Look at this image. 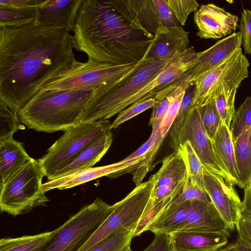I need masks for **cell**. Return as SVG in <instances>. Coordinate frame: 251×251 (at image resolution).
<instances>
[{
	"mask_svg": "<svg viewBox=\"0 0 251 251\" xmlns=\"http://www.w3.org/2000/svg\"><path fill=\"white\" fill-rule=\"evenodd\" d=\"M144 156L133 158L127 157L120 162L110 165L83 169L68 176L48 180L42 184L41 189L46 192L56 188L60 190L70 188L122 170H125L124 174L132 173L138 168Z\"/></svg>",
	"mask_w": 251,
	"mask_h": 251,
	"instance_id": "2e32d148",
	"label": "cell"
},
{
	"mask_svg": "<svg viewBox=\"0 0 251 251\" xmlns=\"http://www.w3.org/2000/svg\"><path fill=\"white\" fill-rule=\"evenodd\" d=\"M238 88H225L214 98L222 121L229 128L235 113L234 102Z\"/></svg>",
	"mask_w": 251,
	"mask_h": 251,
	"instance_id": "f546056e",
	"label": "cell"
},
{
	"mask_svg": "<svg viewBox=\"0 0 251 251\" xmlns=\"http://www.w3.org/2000/svg\"><path fill=\"white\" fill-rule=\"evenodd\" d=\"M251 127V97H247L235 112L230 127L233 142Z\"/></svg>",
	"mask_w": 251,
	"mask_h": 251,
	"instance_id": "4dcf8cb0",
	"label": "cell"
},
{
	"mask_svg": "<svg viewBox=\"0 0 251 251\" xmlns=\"http://www.w3.org/2000/svg\"><path fill=\"white\" fill-rule=\"evenodd\" d=\"M96 89L39 90L18 112L19 119L37 131H64L79 123Z\"/></svg>",
	"mask_w": 251,
	"mask_h": 251,
	"instance_id": "3957f363",
	"label": "cell"
},
{
	"mask_svg": "<svg viewBox=\"0 0 251 251\" xmlns=\"http://www.w3.org/2000/svg\"><path fill=\"white\" fill-rule=\"evenodd\" d=\"M217 160L228 175L230 183L239 186V172L229 128L222 121L211 140Z\"/></svg>",
	"mask_w": 251,
	"mask_h": 251,
	"instance_id": "44dd1931",
	"label": "cell"
},
{
	"mask_svg": "<svg viewBox=\"0 0 251 251\" xmlns=\"http://www.w3.org/2000/svg\"><path fill=\"white\" fill-rule=\"evenodd\" d=\"M34 7H16L0 5V27H19L34 23Z\"/></svg>",
	"mask_w": 251,
	"mask_h": 251,
	"instance_id": "4316f807",
	"label": "cell"
},
{
	"mask_svg": "<svg viewBox=\"0 0 251 251\" xmlns=\"http://www.w3.org/2000/svg\"><path fill=\"white\" fill-rule=\"evenodd\" d=\"M169 60L163 61L144 57L127 75L96 89L79 123L107 120L127 108L129 99L156 77Z\"/></svg>",
	"mask_w": 251,
	"mask_h": 251,
	"instance_id": "277c9868",
	"label": "cell"
},
{
	"mask_svg": "<svg viewBox=\"0 0 251 251\" xmlns=\"http://www.w3.org/2000/svg\"><path fill=\"white\" fill-rule=\"evenodd\" d=\"M97 198L52 231L37 251H78L89 239L116 207Z\"/></svg>",
	"mask_w": 251,
	"mask_h": 251,
	"instance_id": "8992f818",
	"label": "cell"
},
{
	"mask_svg": "<svg viewBox=\"0 0 251 251\" xmlns=\"http://www.w3.org/2000/svg\"><path fill=\"white\" fill-rule=\"evenodd\" d=\"M167 2L181 26L185 25L189 14L196 12L199 6L195 0H167Z\"/></svg>",
	"mask_w": 251,
	"mask_h": 251,
	"instance_id": "8d00e7d4",
	"label": "cell"
},
{
	"mask_svg": "<svg viewBox=\"0 0 251 251\" xmlns=\"http://www.w3.org/2000/svg\"><path fill=\"white\" fill-rule=\"evenodd\" d=\"M134 229H121L88 251H123L131 244Z\"/></svg>",
	"mask_w": 251,
	"mask_h": 251,
	"instance_id": "1f68e13d",
	"label": "cell"
},
{
	"mask_svg": "<svg viewBox=\"0 0 251 251\" xmlns=\"http://www.w3.org/2000/svg\"><path fill=\"white\" fill-rule=\"evenodd\" d=\"M183 159L187 176L194 180L204 191H206L203 179V166L188 141L178 146L176 151Z\"/></svg>",
	"mask_w": 251,
	"mask_h": 251,
	"instance_id": "83f0119b",
	"label": "cell"
},
{
	"mask_svg": "<svg viewBox=\"0 0 251 251\" xmlns=\"http://www.w3.org/2000/svg\"><path fill=\"white\" fill-rule=\"evenodd\" d=\"M153 186L149 179L136 186L125 198L116 202L112 213L78 251H89L120 229H135Z\"/></svg>",
	"mask_w": 251,
	"mask_h": 251,
	"instance_id": "30bf717a",
	"label": "cell"
},
{
	"mask_svg": "<svg viewBox=\"0 0 251 251\" xmlns=\"http://www.w3.org/2000/svg\"><path fill=\"white\" fill-rule=\"evenodd\" d=\"M20 122L18 113L0 100V140L13 137L20 128Z\"/></svg>",
	"mask_w": 251,
	"mask_h": 251,
	"instance_id": "836d02e7",
	"label": "cell"
},
{
	"mask_svg": "<svg viewBox=\"0 0 251 251\" xmlns=\"http://www.w3.org/2000/svg\"><path fill=\"white\" fill-rule=\"evenodd\" d=\"M197 36L202 39H218L230 34L237 26V15L213 3L202 5L194 14Z\"/></svg>",
	"mask_w": 251,
	"mask_h": 251,
	"instance_id": "9a60e30c",
	"label": "cell"
},
{
	"mask_svg": "<svg viewBox=\"0 0 251 251\" xmlns=\"http://www.w3.org/2000/svg\"><path fill=\"white\" fill-rule=\"evenodd\" d=\"M237 231L239 235L251 245V218L242 215Z\"/></svg>",
	"mask_w": 251,
	"mask_h": 251,
	"instance_id": "7bdbcfd3",
	"label": "cell"
},
{
	"mask_svg": "<svg viewBox=\"0 0 251 251\" xmlns=\"http://www.w3.org/2000/svg\"><path fill=\"white\" fill-rule=\"evenodd\" d=\"M136 65H116L90 59L81 62L75 59L69 68L48 81L40 90L98 89L127 75Z\"/></svg>",
	"mask_w": 251,
	"mask_h": 251,
	"instance_id": "9c48e42d",
	"label": "cell"
},
{
	"mask_svg": "<svg viewBox=\"0 0 251 251\" xmlns=\"http://www.w3.org/2000/svg\"><path fill=\"white\" fill-rule=\"evenodd\" d=\"M108 120L81 123L64 131V134L38 159L48 180L71 163L88 146L111 131Z\"/></svg>",
	"mask_w": 251,
	"mask_h": 251,
	"instance_id": "ba28073f",
	"label": "cell"
},
{
	"mask_svg": "<svg viewBox=\"0 0 251 251\" xmlns=\"http://www.w3.org/2000/svg\"><path fill=\"white\" fill-rule=\"evenodd\" d=\"M244 189V196L241 204L242 214L251 218V184Z\"/></svg>",
	"mask_w": 251,
	"mask_h": 251,
	"instance_id": "f6af8a7d",
	"label": "cell"
},
{
	"mask_svg": "<svg viewBox=\"0 0 251 251\" xmlns=\"http://www.w3.org/2000/svg\"><path fill=\"white\" fill-rule=\"evenodd\" d=\"M195 89V84H190L185 90L178 113L169 131L170 146L176 151L177 149V139L179 131L186 115L192 107V102Z\"/></svg>",
	"mask_w": 251,
	"mask_h": 251,
	"instance_id": "f1b7e54d",
	"label": "cell"
},
{
	"mask_svg": "<svg viewBox=\"0 0 251 251\" xmlns=\"http://www.w3.org/2000/svg\"><path fill=\"white\" fill-rule=\"evenodd\" d=\"M67 29L34 23L0 27V100L18 112L75 59Z\"/></svg>",
	"mask_w": 251,
	"mask_h": 251,
	"instance_id": "6da1fadb",
	"label": "cell"
},
{
	"mask_svg": "<svg viewBox=\"0 0 251 251\" xmlns=\"http://www.w3.org/2000/svg\"><path fill=\"white\" fill-rule=\"evenodd\" d=\"M186 141L190 142L203 168L221 176L230 183L228 175L221 168L217 160L211 140L206 134L198 110L196 108L191 107L186 115L178 134L177 147L179 144Z\"/></svg>",
	"mask_w": 251,
	"mask_h": 251,
	"instance_id": "7c38bea8",
	"label": "cell"
},
{
	"mask_svg": "<svg viewBox=\"0 0 251 251\" xmlns=\"http://www.w3.org/2000/svg\"><path fill=\"white\" fill-rule=\"evenodd\" d=\"M44 0H0V5L16 7L36 8Z\"/></svg>",
	"mask_w": 251,
	"mask_h": 251,
	"instance_id": "ee69618b",
	"label": "cell"
},
{
	"mask_svg": "<svg viewBox=\"0 0 251 251\" xmlns=\"http://www.w3.org/2000/svg\"><path fill=\"white\" fill-rule=\"evenodd\" d=\"M143 251H171L169 235L155 234L152 242Z\"/></svg>",
	"mask_w": 251,
	"mask_h": 251,
	"instance_id": "60d3db41",
	"label": "cell"
},
{
	"mask_svg": "<svg viewBox=\"0 0 251 251\" xmlns=\"http://www.w3.org/2000/svg\"><path fill=\"white\" fill-rule=\"evenodd\" d=\"M239 28L244 51L251 55V10L244 9L242 11Z\"/></svg>",
	"mask_w": 251,
	"mask_h": 251,
	"instance_id": "f35d334b",
	"label": "cell"
},
{
	"mask_svg": "<svg viewBox=\"0 0 251 251\" xmlns=\"http://www.w3.org/2000/svg\"><path fill=\"white\" fill-rule=\"evenodd\" d=\"M32 159L22 143L13 137L0 140V183H4Z\"/></svg>",
	"mask_w": 251,
	"mask_h": 251,
	"instance_id": "7402d4cb",
	"label": "cell"
},
{
	"mask_svg": "<svg viewBox=\"0 0 251 251\" xmlns=\"http://www.w3.org/2000/svg\"><path fill=\"white\" fill-rule=\"evenodd\" d=\"M187 178L185 163L176 152L165 158L158 171L150 179L154 187L177 186Z\"/></svg>",
	"mask_w": 251,
	"mask_h": 251,
	"instance_id": "cb8c5ba5",
	"label": "cell"
},
{
	"mask_svg": "<svg viewBox=\"0 0 251 251\" xmlns=\"http://www.w3.org/2000/svg\"><path fill=\"white\" fill-rule=\"evenodd\" d=\"M156 102L155 98H149L135 102L120 112L111 125L112 129L117 128L124 122L130 120L144 111L152 108Z\"/></svg>",
	"mask_w": 251,
	"mask_h": 251,
	"instance_id": "e575fe53",
	"label": "cell"
},
{
	"mask_svg": "<svg viewBox=\"0 0 251 251\" xmlns=\"http://www.w3.org/2000/svg\"><path fill=\"white\" fill-rule=\"evenodd\" d=\"M203 179L206 191L211 202L230 230H237L242 216V201L234 185L204 168Z\"/></svg>",
	"mask_w": 251,
	"mask_h": 251,
	"instance_id": "4fadbf2b",
	"label": "cell"
},
{
	"mask_svg": "<svg viewBox=\"0 0 251 251\" xmlns=\"http://www.w3.org/2000/svg\"><path fill=\"white\" fill-rule=\"evenodd\" d=\"M112 141V133L111 131H108L88 146L71 163L59 172L54 179L93 167L106 153Z\"/></svg>",
	"mask_w": 251,
	"mask_h": 251,
	"instance_id": "603a6c76",
	"label": "cell"
},
{
	"mask_svg": "<svg viewBox=\"0 0 251 251\" xmlns=\"http://www.w3.org/2000/svg\"><path fill=\"white\" fill-rule=\"evenodd\" d=\"M197 109L206 134L211 140L214 137L222 122L216 106L215 99Z\"/></svg>",
	"mask_w": 251,
	"mask_h": 251,
	"instance_id": "d6a6232c",
	"label": "cell"
},
{
	"mask_svg": "<svg viewBox=\"0 0 251 251\" xmlns=\"http://www.w3.org/2000/svg\"><path fill=\"white\" fill-rule=\"evenodd\" d=\"M187 201H211L207 192L203 190L194 180L188 176L187 182L182 192L175 198L167 207Z\"/></svg>",
	"mask_w": 251,
	"mask_h": 251,
	"instance_id": "d590c367",
	"label": "cell"
},
{
	"mask_svg": "<svg viewBox=\"0 0 251 251\" xmlns=\"http://www.w3.org/2000/svg\"><path fill=\"white\" fill-rule=\"evenodd\" d=\"M248 59L241 48L220 64L197 79L192 108H198L212 100L224 88H238L248 77Z\"/></svg>",
	"mask_w": 251,
	"mask_h": 251,
	"instance_id": "8fae6325",
	"label": "cell"
},
{
	"mask_svg": "<svg viewBox=\"0 0 251 251\" xmlns=\"http://www.w3.org/2000/svg\"><path fill=\"white\" fill-rule=\"evenodd\" d=\"M242 37L240 32H233L227 37L218 41L207 50L197 52L193 66L176 83L187 88L197 79L220 64L236 50L241 48Z\"/></svg>",
	"mask_w": 251,
	"mask_h": 251,
	"instance_id": "5bb4252c",
	"label": "cell"
},
{
	"mask_svg": "<svg viewBox=\"0 0 251 251\" xmlns=\"http://www.w3.org/2000/svg\"><path fill=\"white\" fill-rule=\"evenodd\" d=\"M169 236L171 251H219L228 241L220 232H176Z\"/></svg>",
	"mask_w": 251,
	"mask_h": 251,
	"instance_id": "d6986e66",
	"label": "cell"
},
{
	"mask_svg": "<svg viewBox=\"0 0 251 251\" xmlns=\"http://www.w3.org/2000/svg\"><path fill=\"white\" fill-rule=\"evenodd\" d=\"M169 235L176 232H223L230 229L211 201H187L170 205L146 227L144 232Z\"/></svg>",
	"mask_w": 251,
	"mask_h": 251,
	"instance_id": "5b68a950",
	"label": "cell"
},
{
	"mask_svg": "<svg viewBox=\"0 0 251 251\" xmlns=\"http://www.w3.org/2000/svg\"><path fill=\"white\" fill-rule=\"evenodd\" d=\"M114 2L126 19L154 36L163 25L154 0H114Z\"/></svg>",
	"mask_w": 251,
	"mask_h": 251,
	"instance_id": "ffe728a7",
	"label": "cell"
},
{
	"mask_svg": "<svg viewBox=\"0 0 251 251\" xmlns=\"http://www.w3.org/2000/svg\"><path fill=\"white\" fill-rule=\"evenodd\" d=\"M82 0H44L36 8L34 23L74 31L78 10Z\"/></svg>",
	"mask_w": 251,
	"mask_h": 251,
	"instance_id": "e0dca14e",
	"label": "cell"
},
{
	"mask_svg": "<svg viewBox=\"0 0 251 251\" xmlns=\"http://www.w3.org/2000/svg\"><path fill=\"white\" fill-rule=\"evenodd\" d=\"M123 251H132L130 248V245H128Z\"/></svg>",
	"mask_w": 251,
	"mask_h": 251,
	"instance_id": "bcb514c9",
	"label": "cell"
},
{
	"mask_svg": "<svg viewBox=\"0 0 251 251\" xmlns=\"http://www.w3.org/2000/svg\"><path fill=\"white\" fill-rule=\"evenodd\" d=\"M219 251H251V245L238 234L236 241L227 244Z\"/></svg>",
	"mask_w": 251,
	"mask_h": 251,
	"instance_id": "b9f144b4",
	"label": "cell"
},
{
	"mask_svg": "<svg viewBox=\"0 0 251 251\" xmlns=\"http://www.w3.org/2000/svg\"><path fill=\"white\" fill-rule=\"evenodd\" d=\"M44 176L39 161L32 158L4 183H0V212L16 216L45 205L49 199L41 189Z\"/></svg>",
	"mask_w": 251,
	"mask_h": 251,
	"instance_id": "52a82bcc",
	"label": "cell"
},
{
	"mask_svg": "<svg viewBox=\"0 0 251 251\" xmlns=\"http://www.w3.org/2000/svg\"><path fill=\"white\" fill-rule=\"evenodd\" d=\"M239 172V187L251 184V127L233 142Z\"/></svg>",
	"mask_w": 251,
	"mask_h": 251,
	"instance_id": "d4e9b609",
	"label": "cell"
},
{
	"mask_svg": "<svg viewBox=\"0 0 251 251\" xmlns=\"http://www.w3.org/2000/svg\"><path fill=\"white\" fill-rule=\"evenodd\" d=\"M189 33L181 25L159 27L145 58L167 61L189 47Z\"/></svg>",
	"mask_w": 251,
	"mask_h": 251,
	"instance_id": "ac0fdd59",
	"label": "cell"
},
{
	"mask_svg": "<svg viewBox=\"0 0 251 251\" xmlns=\"http://www.w3.org/2000/svg\"><path fill=\"white\" fill-rule=\"evenodd\" d=\"M51 231L0 240V251H37L50 238Z\"/></svg>",
	"mask_w": 251,
	"mask_h": 251,
	"instance_id": "484cf974",
	"label": "cell"
},
{
	"mask_svg": "<svg viewBox=\"0 0 251 251\" xmlns=\"http://www.w3.org/2000/svg\"><path fill=\"white\" fill-rule=\"evenodd\" d=\"M185 93V90L180 93L176 97L172 102L170 108L164 118L160 128L159 132L160 137L164 139L170 130L173 122L179 111L181 102Z\"/></svg>",
	"mask_w": 251,
	"mask_h": 251,
	"instance_id": "74e56055",
	"label": "cell"
},
{
	"mask_svg": "<svg viewBox=\"0 0 251 251\" xmlns=\"http://www.w3.org/2000/svg\"><path fill=\"white\" fill-rule=\"evenodd\" d=\"M73 32L75 49L88 59L116 65L136 64L154 38L126 19L113 0H82Z\"/></svg>",
	"mask_w": 251,
	"mask_h": 251,
	"instance_id": "7a4b0ae2",
	"label": "cell"
},
{
	"mask_svg": "<svg viewBox=\"0 0 251 251\" xmlns=\"http://www.w3.org/2000/svg\"><path fill=\"white\" fill-rule=\"evenodd\" d=\"M163 25L171 27L178 25V22L170 7L167 0H154Z\"/></svg>",
	"mask_w": 251,
	"mask_h": 251,
	"instance_id": "ab89813d",
	"label": "cell"
}]
</instances>
